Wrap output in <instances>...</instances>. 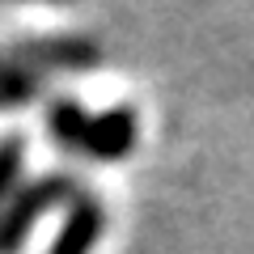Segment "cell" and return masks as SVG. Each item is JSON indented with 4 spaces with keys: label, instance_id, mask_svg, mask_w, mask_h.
Masks as SVG:
<instances>
[{
    "label": "cell",
    "instance_id": "cell-1",
    "mask_svg": "<svg viewBox=\"0 0 254 254\" xmlns=\"http://www.w3.org/2000/svg\"><path fill=\"white\" fill-rule=\"evenodd\" d=\"M47 131L64 153L93 157V161H119V157H127L136 148L140 119L131 106H110L102 115H85L72 98H51Z\"/></svg>",
    "mask_w": 254,
    "mask_h": 254
},
{
    "label": "cell",
    "instance_id": "cell-2",
    "mask_svg": "<svg viewBox=\"0 0 254 254\" xmlns=\"http://www.w3.org/2000/svg\"><path fill=\"white\" fill-rule=\"evenodd\" d=\"M76 195H81V182L72 174H43V178L26 182L21 190H13L0 208V254H17L34 220L55 203H72Z\"/></svg>",
    "mask_w": 254,
    "mask_h": 254
},
{
    "label": "cell",
    "instance_id": "cell-3",
    "mask_svg": "<svg viewBox=\"0 0 254 254\" xmlns=\"http://www.w3.org/2000/svg\"><path fill=\"white\" fill-rule=\"evenodd\" d=\"M9 60L26 64L34 72H85L93 60H98V47L89 38H34V43H21L9 51Z\"/></svg>",
    "mask_w": 254,
    "mask_h": 254
},
{
    "label": "cell",
    "instance_id": "cell-4",
    "mask_svg": "<svg viewBox=\"0 0 254 254\" xmlns=\"http://www.w3.org/2000/svg\"><path fill=\"white\" fill-rule=\"evenodd\" d=\"M102 229H106V203H102L93 190L81 187V195L68 203V216H64V225H60V237H55V246L47 254H89L93 246H98Z\"/></svg>",
    "mask_w": 254,
    "mask_h": 254
},
{
    "label": "cell",
    "instance_id": "cell-5",
    "mask_svg": "<svg viewBox=\"0 0 254 254\" xmlns=\"http://www.w3.org/2000/svg\"><path fill=\"white\" fill-rule=\"evenodd\" d=\"M47 76L34 72V68H26V64L9 60V55H0V106L13 110V106H26V102H34V93L43 89Z\"/></svg>",
    "mask_w": 254,
    "mask_h": 254
},
{
    "label": "cell",
    "instance_id": "cell-6",
    "mask_svg": "<svg viewBox=\"0 0 254 254\" xmlns=\"http://www.w3.org/2000/svg\"><path fill=\"white\" fill-rule=\"evenodd\" d=\"M21 161H26V140L21 136H4L0 140V208L13 195V182L21 174Z\"/></svg>",
    "mask_w": 254,
    "mask_h": 254
}]
</instances>
